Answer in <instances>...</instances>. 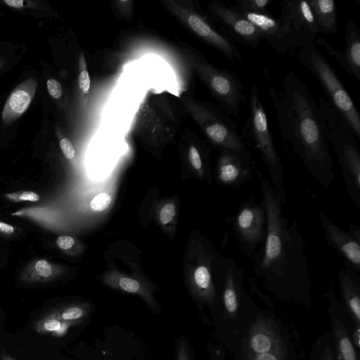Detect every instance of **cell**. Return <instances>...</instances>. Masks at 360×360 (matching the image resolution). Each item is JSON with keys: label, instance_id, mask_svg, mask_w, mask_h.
Masks as SVG:
<instances>
[{"label": "cell", "instance_id": "9a60e30c", "mask_svg": "<svg viewBox=\"0 0 360 360\" xmlns=\"http://www.w3.org/2000/svg\"><path fill=\"white\" fill-rule=\"evenodd\" d=\"M218 157L215 178L223 186L238 189L253 180L255 162L231 150H221Z\"/></svg>", "mask_w": 360, "mask_h": 360}, {"label": "cell", "instance_id": "7c38bea8", "mask_svg": "<svg viewBox=\"0 0 360 360\" xmlns=\"http://www.w3.org/2000/svg\"><path fill=\"white\" fill-rule=\"evenodd\" d=\"M279 18L289 34L292 48L314 43L319 33L309 1H283Z\"/></svg>", "mask_w": 360, "mask_h": 360}, {"label": "cell", "instance_id": "d6a6232c", "mask_svg": "<svg viewBox=\"0 0 360 360\" xmlns=\"http://www.w3.org/2000/svg\"><path fill=\"white\" fill-rule=\"evenodd\" d=\"M207 360H226V350L220 344L209 342L207 347Z\"/></svg>", "mask_w": 360, "mask_h": 360}, {"label": "cell", "instance_id": "ba28073f", "mask_svg": "<svg viewBox=\"0 0 360 360\" xmlns=\"http://www.w3.org/2000/svg\"><path fill=\"white\" fill-rule=\"evenodd\" d=\"M187 108L210 142L220 151L227 150L254 160L241 139L236 123L219 108L210 103L188 102Z\"/></svg>", "mask_w": 360, "mask_h": 360}, {"label": "cell", "instance_id": "f546056e", "mask_svg": "<svg viewBox=\"0 0 360 360\" xmlns=\"http://www.w3.org/2000/svg\"><path fill=\"white\" fill-rule=\"evenodd\" d=\"M188 160L194 169L198 172L200 174H204L206 165L202 158L200 151L195 146H191L188 150Z\"/></svg>", "mask_w": 360, "mask_h": 360}, {"label": "cell", "instance_id": "2e32d148", "mask_svg": "<svg viewBox=\"0 0 360 360\" xmlns=\"http://www.w3.org/2000/svg\"><path fill=\"white\" fill-rule=\"evenodd\" d=\"M345 39L343 50L333 47L321 37H317L314 44L322 46L328 55L334 57L347 74L360 82V30L353 20L347 22Z\"/></svg>", "mask_w": 360, "mask_h": 360}, {"label": "cell", "instance_id": "f1b7e54d", "mask_svg": "<svg viewBox=\"0 0 360 360\" xmlns=\"http://www.w3.org/2000/svg\"><path fill=\"white\" fill-rule=\"evenodd\" d=\"M5 198L11 202H18L24 201L37 202L40 199L39 195L33 191H20L5 194Z\"/></svg>", "mask_w": 360, "mask_h": 360}, {"label": "cell", "instance_id": "3957f363", "mask_svg": "<svg viewBox=\"0 0 360 360\" xmlns=\"http://www.w3.org/2000/svg\"><path fill=\"white\" fill-rule=\"evenodd\" d=\"M234 360H298L300 338L274 311L257 305L224 347Z\"/></svg>", "mask_w": 360, "mask_h": 360}, {"label": "cell", "instance_id": "8fae6325", "mask_svg": "<svg viewBox=\"0 0 360 360\" xmlns=\"http://www.w3.org/2000/svg\"><path fill=\"white\" fill-rule=\"evenodd\" d=\"M227 222L233 226L240 251L251 259L266 235L267 216L263 201L258 204L250 195L228 216Z\"/></svg>", "mask_w": 360, "mask_h": 360}, {"label": "cell", "instance_id": "30bf717a", "mask_svg": "<svg viewBox=\"0 0 360 360\" xmlns=\"http://www.w3.org/2000/svg\"><path fill=\"white\" fill-rule=\"evenodd\" d=\"M162 5L200 40L221 53L229 61L242 59V54L233 39L218 30L202 12L184 7L172 0L161 1Z\"/></svg>", "mask_w": 360, "mask_h": 360}, {"label": "cell", "instance_id": "7a4b0ae2", "mask_svg": "<svg viewBox=\"0 0 360 360\" xmlns=\"http://www.w3.org/2000/svg\"><path fill=\"white\" fill-rule=\"evenodd\" d=\"M268 93L275 110L281 136L312 177L328 188L335 172L323 121L318 103L293 70L283 82V90Z\"/></svg>", "mask_w": 360, "mask_h": 360}, {"label": "cell", "instance_id": "b9f144b4", "mask_svg": "<svg viewBox=\"0 0 360 360\" xmlns=\"http://www.w3.org/2000/svg\"><path fill=\"white\" fill-rule=\"evenodd\" d=\"M1 360H15L14 359H13L11 356L9 355H7V354H4L2 356H1Z\"/></svg>", "mask_w": 360, "mask_h": 360}, {"label": "cell", "instance_id": "8d00e7d4", "mask_svg": "<svg viewBox=\"0 0 360 360\" xmlns=\"http://www.w3.org/2000/svg\"><path fill=\"white\" fill-rule=\"evenodd\" d=\"M75 243L73 238L68 236H61L56 239V245L61 250H67L70 249Z\"/></svg>", "mask_w": 360, "mask_h": 360}, {"label": "cell", "instance_id": "e575fe53", "mask_svg": "<svg viewBox=\"0 0 360 360\" xmlns=\"http://www.w3.org/2000/svg\"><path fill=\"white\" fill-rule=\"evenodd\" d=\"M49 94L54 98H60L62 96V88L60 83L54 79H49L46 83Z\"/></svg>", "mask_w": 360, "mask_h": 360}, {"label": "cell", "instance_id": "60d3db41", "mask_svg": "<svg viewBox=\"0 0 360 360\" xmlns=\"http://www.w3.org/2000/svg\"><path fill=\"white\" fill-rule=\"evenodd\" d=\"M4 2L11 7L20 8L24 6L25 1L23 0H4Z\"/></svg>", "mask_w": 360, "mask_h": 360}, {"label": "cell", "instance_id": "d4e9b609", "mask_svg": "<svg viewBox=\"0 0 360 360\" xmlns=\"http://www.w3.org/2000/svg\"><path fill=\"white\" fill-rule=\"evenodd\" d=\"M70 327H71L70 325L58 317L55 309L43 316L35 325L37 331L56 335H63Z\"/></svg>", "mask_w": 360, "mask_h": 360}, {"label": "cell", "instance_id": "83f0119b", "mask_svg": "<svg viewBox=\"0 0 360 360\" xmlns=\"http://www.w3.org/2000/svg\"><path fill=\"white\" fill-rule=\"evenodd\" d=\"M79 74L78 77L79 87L83 95H87L89 92L90 89V77L86 69V63L84 58V56L81 53L79 60Z\"/></svg>", "mask_w": 360, "mask_h": 360}, {"label": "cell", "instance_id": "5bb4252c", "mask_svg": "<svg viewBox=\"0 0 360 360\" xmlns=\"http://www.w3.org/2000/svg\"><path fill=\"white\" fill-rule=\"evenodd\" d=\"M208 13L224 27V32L231 38L256 50L263 37L259 30L233 6L214 1L208 6Z\"/></svg>", "mask_w": 360, "mask_h": 360}, {"label": "cell", "instance_id": "f35d334b", "mask_svg": "<svg viewBox=\"0 0 360 360\" xmlns=\"http://www.w3.org/2000/svg\"><path fill=\"white\" fill-rule=\"evenodd\" d=\"M15 229L13 226L0 221V233L11 236L14 233Z\"/></svg>", "mask_w": 360, "mask_h": 360}, {"label": "cell", "instance_id": "52a82bcc", "mask_svg": "<svg viewBox=\"0 0 360 360\" xmlns=\"http://www.w3.org/2000/svg\"><path fill=\"white\" fill-rule=\"evenodd\" d=\"M249 108L250 114L246 122L248 134L267 169L274 190L285 205L287 194L283 165L274 143L264 105L255 84L250 89Z\"/></svg>", "mask_w": 360, "mask_h": 360}, {"label": "cell", "instance_id": "d590c367", "mask_svg": "<svg viewBox=\"0 0 360 360\" xmlns=\"http://www.w3.org/2000/svg\"><path fill=\"white\" fill-rule=\"evenodd\" d=\"M60 149L63 155L68 159H72L75 155V150L69 139L63 138L60 141Z\"/></svg>", "mask_w": 360, "mask_h": 360}, {"label": "cell", "instance_id": "4fadbf2b", "mask_svg": "<svg viewBox=\"0 0 360 360\" xmlns=\"http://www.w3.org/2000/svg\"><path fill=\"white\" fill-rule=\"evenodd\" d=\"M328 301V314L331 326V337L337 360H360V352L351 339V333L356 325L341 304L334 288H330L322 295Z\"/></svg>", "mask_w": 360, "mask_h": 360}, {"label": "cell", "instance_id": "484cf974", "mask_svg": "<svg viewBox=\"0 0 360 360\" xmlns=\"http://www.w3.org/2000/svg\"><path fill=\"white\" fill-rule=\"evenodd\" d=\"M272 0H236L233 7L238 11L262 13L267 11Z\"/></svg>", "mask_w": 360, "mask_h": 360}, {"label": "cell", "instance_id": "ac0fdd59", "mask_svg": "<svg viewBox=\"0 0 360 360\" xmlns=\"http://www.w3.org/2000/svg\"><path fill=\"white\" fill-rule=\"evenodd\" d=\"M239 12L259 30L263 39H266L277 53L285 54L292 48L289 34L280 18L274 17L269 11L262 13Z\"/></svg>", "mask_w": 360, "mask_h": 360}, {"label": "cell", "instance_id": "4dcf8cb0", "mask_svg": "<svg viewBox=\"0 0 360 360\" xmlns=\"http://www.w3.org/2000/svg\"><path fill=\"white\" fill-rule=\"evenodd\" d=\"M250 292L253 295L258 297L269 308V309L275 310V305L271 301V298L263 292V291L258 287L256 278L252 275L248 278Z\"/></svg>", "mask_w": 360, "mask_h": 360}, {"label": "cell", "instance_id": "d6986e66", "mask_svg": "<svg viewBox=\"0 0 360 360\" xmlns=\"http://www.w3.org/2000/svg\"><path fill=\"white\" fill-rule=\"evenodd\" d=\"M340 302L354 324L360 326V276L350 268L342 269L338 276Z\"/></svg>", "mask_w": 360, "mask_h": 360}, {"label": "cell", "instance_id": "4316f807", "mask_svg": "<svg viewBox=\"0 0 360 360\" xmlns=\"http://www.w3.org/2000/svg\"><path fill=\"white\" fill-rule=\"evenodd\" d=\"M175 360H194L193 349L184 335L176 339Z\"/></svg>", "mask_w": 360, "mask_h": 360}, {"label": "cell", "instance_id": "74e56055", "mask_svg": "<svg viewBox=\"0 0 360 360\" xmlns=\"http://www.w3.org/2000/svg\"><path fill=\"white\" fill-rule=\"evenodd\" d=\"M351 339L356 349L360 352V326H355L351 333Z\"/></svg>", "mask_w": 360, "mask_h": 360}, {"label": "cell", "instance_id": "603a6c76", "mask_svg": "<svg viewBox=\"0 0 360 360\" xmlns=\"http://www.w3.org/2000/svg\"><path fill=\"white\" fill-rule=\"evenodd\" d=\"M307 360H337L330 332L316 338L311 347Z\"/></svg>", "mask_w": 360, "mask_h": 360}, {"label": "cell", "instance_id": "ffe728a7", "mask_svg": "<svg viewBox=\"0 0 360 360\" xmlns=\"http://www.w3.org/2000/svg\"><path fill=\"white\" fill-rule=\"evenodd\" d=\"M36 89V79L30 78L11 92L2 112V120L5 124L17 120L26 111L34 98Z\"/></svg>", "mask_w": 360, "mask_h": 360}, {"label": "cell", "instance_id": "6da1fadb", "mask_svg": "<svg viewBox=\"0 0 360 360\" xmlns=\"http://www.w3.org/2000/svg\"><path fill=\"white\" fill-rule=\"evenodd\" d=\"M267 216L264 242L250 259L252 276L278 301L311 308V278L304 240L296 221L290 224L269 179L257 172Z\"/></svg>", "mask_w": 360, "mask_h": 360}, {"label": "cell", "instance_id": "ab89813d", "mask_svg": "<svg viewBox=\"0 0 360 360\" xmlns=\"http://www.w3.org/2000/svg\"><path fill=\"white\" fill-rule=\"evenodd\" d=\"M349 233L359 242H360V227L354 224H349Z\"/></svg>", "mask_w": 360, "mask_h": 360}, {"label": "cell", "instance_id": "277c9868", "mask_svg": "<svg viewBox=\"0 0 360 360\" xmlns=\"http://www.w3.org/2000/svg\"><path fill=\"white\" fill-rule=\"evenodd\" d=\"M244 270L231 257H220L216 273L214 334L224 347L256 305L243 288Z\"/></svg>", "mask_w": 360, "mask_h": 360}, {"label": "cell", "instance_id": "1f68e13d", "mask_svg": "<svg viewBox=\"0 0 360 360\" xmlns=\"http://www.w3.org/2000/svg\"><path fill=\"white\" fill-rule=\"evenodd\" d=\"M111 202V196L108 193H100L96 195L90 202L94 211L100 212L108 208Z\"/></svg>", "mask_w": 360, "mask_h": 360}, {"label": "cell", "instance_id": "5b68a950", "mask_svg": "<svg viewBox=\"0 0 360 360\" xmlns=\"http://www.w3.org/2000/svg\"><path fill=\"white\" fill-rule=\"evenodd\" d=\"M319 108L326 136L334 146L347 191L354 205L360 207V152L355 136L340 113L325 98H319Z\"/></svg>", "mask_w": 360, "mask_h": 360}, {"label": "cell", "instance_id": "cb8c5ba5", "mask_svg": "<svg viewBox=\"0 0 360 360\" xmlns=\"http://www.w3.org/2000/svg\"><path fill=\"white\" fill-rule=\"evenodd\" d=\"M58 317L70 326H75L85 321L89 314L87 304H72L55 309Z\"/></svg>", "mask_w": 360, "mask_h": 360}, {"label": "cell", "instance_id": "8992f818", "mask_svg": "<svg viewBox=\"0 0 360 360\" xmlns=\"http://www.w3.org/2000/svg\"><path fill=\"white\" fill-rule=\"evenodd\" d=\"M298 58L319 81L328 96V103L344 117L354 136L360 139L359 111L339 77L313 42L300 48Z\"/></svg>", "mask_w": 360, "mask_h": 360}, {"label": "cell", "instance_id": "e0dca14e", "mask_svg": "<svg viewBox=\"0 0 360 360\" xmlns=\"http://www.w3.org/2000/svg\"><path fill=\"white\" fill-rule=\"evenodd\" d=\"M324 240L343 259L346 267L360 273V242L342 229L323 212L320 214Z\"/></svg>", "mask_w": 360, "mask_h": 360}, {"label": "cell", "instance_id": "7402d4cb", "mask_svg": "<svg viewBox=\"0 0 360 360\" xmlns=\"http://www.w3.org/2000/svg\"><path fill=\"white\" fill-rule=\"evenodd\" d=\"M60 272L58 267L46 259L30 262L22 271L20 280L27 283H44L55 278Z\"/></svg>", "mask_w": 360, "mask_h": 360}, {"label": "cell", "instance_id": "836d02e7", "mask_svg": "<svg viewBox=\"0 0 360 360\" xmlns=\"http://www.w3.org/2000/svg\"><path fill=\"white\" fill-rule=\"evenodd\" d=\"M175 214V207L172 203L165 205L160 212V222L165 225L169 223Z\"/></svg>", "mask_w": 360, "mask_h": 360}, {"label": "cell", "instance_id": "44dd1931", "mask_svg": "<svg viewBox=\"0 0 360 360\" xmlns=\"http://www.w3.org/2000/svg\"><path fill=\"white\" fill-rule=\"evenodd\" d=\"M319 32L338 33V6L334 0H309Z\"/></svg>", "mask_w": 360, "mask_h": 360}, {"label": "cell", "instance_id": "9c48e42d", "mask_svg": "<svg viewBox=\"0 0 360 360\" xmlns=\"http://www.w3.org/2000/svg\"><path fill=\"white\" fill-rule=\"evenodd\" d=\"M189 65L229 115H237L244 102V88L237 74L212 65L201 55L187 51Z\"/></svg>", "mask_w": 360, "mask_h": 360}]
</instances>
